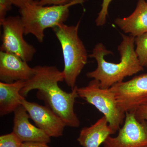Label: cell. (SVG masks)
Here are the masks:
<instances>
[{
    "label": "cell",
    "mask_w": 147,
    "mask_h": 147,
    "mask_svg": "<svg viewBox=\"0 0 147 147\" xmlns=\"http://www.w3.org/2000/svg\"><path fill=\"white\" fill-rule=\"evenodd\" d=\"M33 76L26 81L20 94L26 96L31 91L38 90L37 97L62 119L66 126L79 127L80 121L74 110V103L79 95L75 86L70 92L61 89L58 83L64 80L63 74L54 66H37Z\"/></svg>",
    "instance_id": "cell-1"
},
{
    "label": "cell",
    "mask_w": 147,
    "mask_h": 147,
    "mask_svg": "<svg viewBox=\"0 0 147 147\" xmlns=\"http://www.w3.org/2000/svg\"><path fill=\"white\" fill-rule=\"evenodd\" d=\"M122 37V40L118 47L121 56V61L118 63L105 60V56L113 53L107 50L102 43H98L88 56L94 58L97 66L94 71L87 73V77L98 81L103 88H110L113 85L123 82L125 77L144 70L135 52V38L124 34Z\"/></svg>",
    "instance_id": "cell-2"
},
{
    "label": "cell",
    "mask_w": 147,
    "mask_h": 147,
    "mask_svg": "<svg viewBox=\"0 0 147 147\" xmlns=\"http://www.w3.org/2000/svg\"><path fill=\"white\" fill-rule=\"evenodd\" d=\"M80 21L75 26L64 23L58 24L53 30L59 41L63 55L64 81L71 90L76 79L88 62V53L78 34Z\"/></svg>",
    "instance_id": "cell-3"
},
{
    "label": "cell",
    "mask_w": 147,
    "mask_h": 147,
    "mask_svg": "<svg viewBox=\"0 0 147 147\" xmlns=\"http://www.w3.org/2000/svg\"><path fill=\"white\" fill-rule=\"evenodd\" d=\"M86 0H74L63 5L42 6L37 1L28 3L19 9V13L24 24L25 35L32 34L40 42L44 40V31L48 28H54L63 24L69 16V9L72 6L82 4Z\"/></svg>",
    "instance_id": "cell-4"
},
{
    "label": "cell",
    "mask_w": 147,
    "mask_h": 147,
    "mask_svg": "<svg viewBox=\"0 0 147 147\" xmlns=\"http://www.w3.org/2000/svg\"><path fill=\"white\" fill-rule=\"evenodd\" d=\"M79 97L94 106L102 113L115 133L124 122L125 113L119 107L115 96L110 88H103L97 80H92L86 86L78 88Z\"/></svg>",
    "instance_id": "cell-5"
},
{
    "label": "cell",
    "mask_w": 147,
    "mask_h": 147,
    "mask_svg": "<svg viewBox=\"0 0 147 147\" xmlns=\"http://www.w3.org/2000/svg\"><path fill=\"white\" fill-rule=\"evenodd\" d=\"M0 24L3 28L1 51L13 54L27 62L31 61L36 50L24 38L25 30L21 16H9Z\"/></svg>",
    "instance_id": "cell-6"
},
{
    "label": "cell",
    "mask_w": 147,
    "mask_h": 147,
    "mask_svg": "<svg viewBox=\"0 0 147 147\" xmlns=\"http://www.w3.org/2000/svg\"><path fill=\"white\" fill-rule=\"evenodd\" d=\"M115 96L119 108L125 113H134L147 102V74L135 76L110 88Z\"/></svg>",
    "instance_id": "cell-7"
},
{
    "label": "cell",
    "mask_w": 147,
    "mask_h": 147,
    "mask_svg": "<svg viewBox=\"0 0 147 147\" xmlns=\"http://www.w3.org/2000/svg\"><path fill=\"white\" fill-rule=\"evenodd\" d=\"M103 147H147V123L136 119L134 113H125L122 127L116 137L109 136Z\"/></svg>",
    "instance_id": "cell-8"
},
{
    "label": "cell",
    "mask_w": 147,
    "mask_h": 147,
    "mask_svg": "<svg viewBox=\"0 0 147 147\" xmlns=\"http://www.w3.org/2000/svg\"><path fill=\"white\" fill-rule=\"evenodd\" d=\"M21 104L26 110L36 126L45 131L49 137L62 136L65 123L51 109L46 106L29 102L24 97L21 99Z\"/></svg>",
    "instance_id": "cell-9"
},
{
    "label": "cell",
    "mask_w": 147,
    "mask_h": 147,
    "mask_svg": "<svg viewBox=\"0 0 147 147\" xmlns=\"http://www.w3.org/2000/svg\"><path fill=\"white\" fill-rule=\"evenodd\" d=\"M27 62L11 53L0 52V80L4 83L27 81L34 75L35 69Z\"/></svg>",
    "instance_id": "cell-10"
},
{
    "label": "cell",
    "mask_w": 147,
    "mask_h": 147,
    "mask_svg": "<svg viewBox=\"0 0 147 147\" xmlns=\"http://www.w3.org/2000/svg\"><path fill=\"white\" fill-rule=\"evenodd\" d=\"M13 113L12 132L22 143L39 142L47 144L51 142V137L45 131L30 122V116L23 105H19Z\"/></svg>",
    "instance_id": "cell-11"
},
{
    "label": "cell",
    "mask_w": 147,
    "mask_h": 147,
    "mask_svg": "<svg viewBox=\"0 0 147 147\" xmlns=\"http://www.w3.org/2000/svg\"><path fill=\"white\" fill-rule=\"evenodd\" d=\"M115 23L125 33L136 38L147 32V3L146 0H138L137 6L131 15L117 18Z\"/></svg>",
    "instance_id": "cell-12"
},
{
    "label": "cell",
    "mask_w": 147,
    "mask_h": 147,
    "mask_svg": "<svg viewBox=\"0 0 147 147\" xmlns=\"http://www.w3.org/2000/svg\"><path fill=\"white\" fill-rule=\"evenodd\" d=\"M114 134L103 116L90 126L82 128L77 141L83 147H99L109 136Z\"/></svg>",
    "instance_id": "cell-13"
},
{
    "label": "cell",
    "mask_w": 147,
    "mask_h": 147,
    "mask_svg": "<svg viewBox=\"0 0 147 147\" xmlns=\"http://www.w3.org/2000/svg\"><path fill=\"white\" fill-rule=\"evenodd\" d=\"M26 84V81L20 80L12 83L0 82V115L10 114L19 105L23 96L20 92Z\"/></svg>",
    "instance_id": "cell-14"
},
{
    "label": "cell",
    "mask_w": 147,
    "mask_h": 147,
    "mask_svg": "<svg viewBox=\"0 0 147 147\" xmlns=\"http://www.w3.org/2000/svg\"><path fill=\"white\" fill-rule=\"evenodd\" d=\"M135 45L140 64L143 67H147V32L135 38Z\"/></svg>",
    "instance_id": "cell-15"
},
{
    "label": "cell",
    "mask_w": 147,
    "mask_h": 147,
    "mask_svg": "<svg viewBox=\"0 0 147 147\" xmlns=\"http://www.w3.org/2000/svg\"><path fill=\"white\" fill-rule=\"evenodd\" d=\"M22 144L13 132L0 137V147H22Z\"/></svg>",
    "instance_id": "cell-16"
},
{
    "label": "cell",
    "mask_w": 147,
    "mask_h": 147,
    "mask_svg": "<svg viewBox=\"0 0 147 147\" xmlns=\"http://www.w3.org/2000/svg\"><path fill=\"white\" fill-rule=\"evenodd\" d=\"M112 0H103L102 4V8L98 16L96 19V24L97 26H104L106 22V18L108 15V9Z\"/></svg>",
    "instance_id": "cell-17"
},
{
    "label": "cell",
    "mask_w": 147,
    "mask_h": 147,
    "mask_svg": "<svg viewBox=\"0 0 147 147\" xmlns=\"http://www.w3.org/2000/svg\"><path fill=\"white\" fill-rule=\"evenodd\" d=\"M12 5V0H0V22L6 18L7 13L11 9Z\"/></svg>",
    "instance_id": "cell-18"
},
{
    "label": "cell",
    "mask_w": 147,
    "mask_h": 147,
    "mask_svg": "<svg viewBox=\"0 0 147 147\" xmlns=\"http://www.w3.org/2000/svg\"><path fill=\"white\" fill-rule=\"evenodd\" d=\"M134 113L138 120L147 123V102L137 108Z\"/></svg>",
    "instance_id": "cell-19"
},
{
    "label": "cell",
    "mask_w": 147,
    "mask_h": 147,
    "mask_svg": "<svg viewBox=\"0 0 147 147\" xmlns=\"http://www.w3.org/2000/svg\"><path fill=\"white\" fill-rule=\"evenodd\" d=\"M74 0H40L37 1L38 4L42 6L63 5L71 2Z\"/></svg>",
    "instance_id": "cell-20"
},
{
    "label": "cell",
    "mask_w": 147,
    "mask_h": 147,
    "mask_svg": "<svg viewBox=\"0 0 147 147\" xmlns=\"http://www.w3.org/2000/svg\"><path fill=\"white\" fill-rule=\"evenodd\" d=\"M13 5L17 7L19 9L24 7V6L28 3H33L35 0H12Z\"/></svg>",
    "instance_id": "cell-21"
},
{
    "label": "cell",
    "mask_w": 147,
    "mask_h": 147,
    "mask_svg": "<svg viewBox=\"0 0 147 147\" xmlns=\"http://www.w3.org/2000/svg\"><path fill=\"white\" fill-rule=\"evenodd\" d=\"M22 147H51L47 144L39 142H25L23 143Z\"/></svg>",
    "instance_id": "cell-22"
},
{
    "label": "cell",
    "mask_w": 147,
    "mask_h": 147,
    "mask_svg": "<svg viewBox=\"0 0 147 147\" xmlns=\"http://www.w3.org/2000/svg\"><path fill=\"white\" fill-rule=\"evenodd\" d=\"M146 2H147V1H146Z\"/></svg>",
    "instance_id": "cell-23"
}]
</instances>
